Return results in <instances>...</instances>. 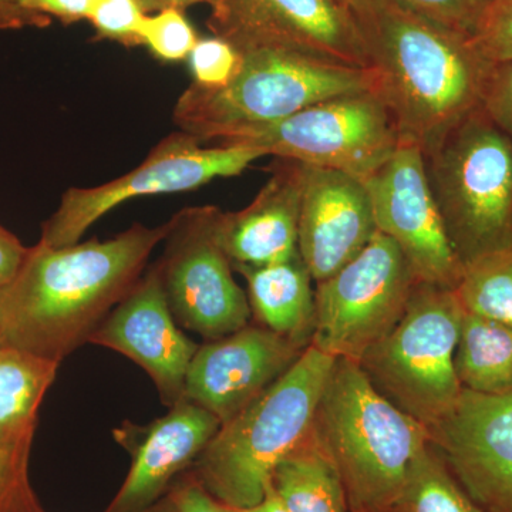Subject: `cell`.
Returning <instances> with one entry per match:
<instances>
[{"label":"cell","instance_id":"6da1fadb","mask_svg":"<svg viewBox=\"0 0 512 512\" xmlns=\"http://www.w3.org/2000/svg\"><path fill=\"white\" fill-rule=\"evenodd\" d=\"M168 229L170 222L134 224L107 241L28 248L18 274L0 288L6 345L62 363L134 288Z\"/></svg>","mask_w":512,"mask_h":512},{"label":"cell","instance_id":"7a4b0ae2","mask_svg":"<svg viewBox=\"0 0 512 512\" xmlns=\"http://www.w3.org/2000/svg\"><path fill=\"white\" fill-rule=\"evenodd\" d=\"M348 8L375 74L373 92L392 114L402 143L427 154L480 109L493 62L470 35L389 0H353Z\"/></svg>","mask_w":512,"mask_h":512},{"label":"cell","instance_id":"3957f363","mask_svg":"<svg viewBox=\"0 0 512 512\" xmlns=\"http://www.w3.org/2000/svg\"><path fill=\"white\" fill-rule=\"evenodd\" d=\"M312 433L338 468L352 512L386 510L430 444L429 429L377 392L350 359H336Z\"/></svg>","mask_w":512,"mask_h":512},{"label":"cell","instance_id":"277c9868","mask_svg":"<svg viewBox=\"0 0 512 512\" xmlns=\"http://www.w3.org/2000/svg\"><path fill=\"white\" fill-rule=\"evenodd\" d=\"M336 357L309 346L288 370L215 434L190 473L220 503L252 507L276 464L312 431Z\"/></svg>","mask_w":512,"mask_h":512},{"label":"cell","instance_id":"5b68a950","mask_svg":"<svg viewBox=\"0 0 512 512\" xmlns=\"http://www.w3.org/2000/svg\"><path fill=\"white\" fill-rule=\"evenodd\" d=\"M241 56L227 86L205 89L191 83L184 90L173 114L180 131L201 143L227 144L245 131L269 126L320 101L375 87L370 69L305 53L258 49Z\"/></svg>","mask_w":512,"mask_h":512},{"label":"cell","instance_id":"8992f818","mask_svg":"<svg viewBox=\"0 0 512 512\" xmlns=\"http://www.w3.org/2000/svg\"><path fill=\"white\" fill-rule=\"evenodd\" d=\"M431 194L461 264L512 238V140L480 109L423 154Z\"/></svg>","mask_w":512,"mask_h":512},{"label":"cell","instance_id":"52a82bcc","mask_svg":"<svg viewBox=\"0 0 512 512\" xmlns=\"http://www.w3.org/2000/svg\"><path fill=\"white\" fill-rule=\"evenodd\" d=\"M463 315L453 289L419 282L396 328L357 362L377 392L427 429L463 392L454 367Z\"/></svg>","mask_w":512,"mask_h":512},{"label":"cell","instance_id":"ba28073f","mask_svg":"<svg viewBox=\"0 0 512 512\" xmlns=\"http://www.w3.org/2000/svg\"><path fill=\"white\" fill-rule=\"evenodd\" d=\"M392 114L373 90L332 97L227 144L266 156L343 171L365 181L399 148Z\"/></svg>","mask_w":512,"mask_h":512},{"label":"cell","instance_id":"9c48e42d","mask_svg":"<svg viewBox=\"0 0 512 512\" xmlns=\"http://www.w3.org/2000/svg\"><path fill=\"white\" fill-rule=\"evenodd\" d=\"M417 284L396 242L377 231L353 261L316 284L311 346L359 362L396 328Z\"/></svg>","mask_w":512,"mask_h":512},{"label":"cell","instance_id":"30bf717a","mask_svg":"<svg viewBox=\"0 0 512 512\" xmlns=\"http://www.w3.org/2000/svg\"><path fill=\"white\" fill-rule=\"evenodd\" d=\"M183 131L171 134L151 150L130 173L110 183L64 192L55 214L43 228L40 241L53 248L77 244L87 229L124 202L148 195L195 190L214 178L235 177L265 157L244 144L202 147Z\"/></svg>","mask_w":512,"mask_h":512},{"label":"cell","instance_id":"8fae6325","mask_svg":"<svg viewBox=\"0 0 512 512\" xmlns=\"http://www.w3.org/2000/svg\"><path fill=\"white\" fill-rule=\"evenodd\" d=\"M220 208L191 207L175 214L157 262L170 311L178 325L207 342L249 325L248 296L232 276L218 241Z\"/></svg>","mask_w":512,"mask_h":512},{"label":"cell","instance_id":"7c38bea8","mask_svg":"<svg viewBox=\"0 0 512 512\" xmlns=\"http://www.w3.org/2000/svg\"><path fill=\"white\" fill-rule=\"evenodd\" d=\"M208 26L239 53L291 50L369 69L348 6L338 0H208Z\"/></svg>","mask_w":512,"mask_h":512},{"label":"cell","instance_id":"4fadbf2b","mask_svg":"<svg viewBox=\"0 0 512 512\" xmlns=\"http://www.w3.org/2000/svg\"><path fill=\"white\" fill-rule=\"evenodd\" d=\"M365 184L377 229L396 242L417 281L454 291L464 266L448 239L431 194L420 148L400 143Z\"/></svg>","mask_w":512,"mask_h":512},{"label":"cell","instance_id":"5bb4252c","mask_svg":"<svg viewBox=\"0 0 512 512\" xmlns=\"http://www.w3.org/2000/svg\"><path fill=\"white\" fill-rule=\"evenodd\" d=\"M429 433L431 446L485 512H512V392L463 390Z\"/></svg>","mask_w":512,"mask_h":512},{"label":"cell","instance_id":"9a60e30c","mask_svg":"<svg viewBox=\"0 0 512 512\" xmlns=\"http://www.w3.org/2000/svg\"><path fill=\"white\" fill-rule=\"evenodd\" d=\"M151 423L124 420L113 437L131 456L126 480L104 512H146L164 498L181 474L190 470L221 421L204 407L180 400Z\"/></svg>","mask_w":512,"mask_h":512},{"label":"cell","instance_id":"2e32d148","mask_svg":"<svg viewBox=\"0 0 512 512\" xmlns=\"http://www.w3.org/2000/svg\"><path fill=\"white\" fill-rule=\"evenodd\" d=\"M89 342L116 350L143 367L167 407L184 399L188 367L200 348L178 328L157 264L138 279Z\"/></svg>","mask_w":512,"mask_h":512},{"label":"cell","instance_id":"e0dca14e","mask_svg":"<svg viewBox=\"0 0 512 512\" xmlns=\"http://www.w3.org/2000/svg\"><path fill=\"white\" fill-rule=\"evenodd\" d=\"M305 350L264 326H245L198 348L185 377L184 399L227 423L284 375Z\"/></svg>","mask_w":512,"mask_h":512},{"label":"cell","instance_id":"ac0fdd59","mask_svg":"<svg viewBox=\"0 0 512 512\" xmlns=\"http://www.w3.org/2000/svg\"><path fill=\"white\" fill-rule=\"evenodd\" d=\"M377 231L365 181L343 171L306 165L298 251L316 284L353 261Z\"/></svg>","mask_w":512,"mask_h":512},{"label":"cell","instance_id":"d6986e66","mask_svg":"<svg viewBox=\"0 0 512 512\" xmlns=\"http://www.w3.org/2000/svg\"><path fill=\"white\" fill-rule=\"evenodd\" d=\"M271 178L244 210L220 212L218 241L234 266L279 264L299 255L306 164L276 158Z\"/></svg>","mask_w":512,"mask_h":512},{"label":"cell","instance_id":"ffe728a7","mask_svg":"<svg viewBox=\"0 0 512 512\" xmlns=\"http://www.w3.org/2000/svg\"><path fill=\"white\" fill-rule=\"evenodd\" d=\"M248 284V302L259 325L308 349L315 332V291L301 255L259 266H234Z\"/></svg>","mask_w":512,"mask_h":512},{"label":"cell","instance_id":"44dd1931","mask_svg":"<svg viewBox=\"0 0 512 512\" xmlns=\"http://www.w3.org/2000/svg\"><path fill=\"white\" fill-rule=\"evenodd\" d=\"M59 366L13 346L0 348V443L32 448L37 412Z\"/></svg>","mask_w":512,"mask_h":512},{"label":"cell","instance_id":"7402d4cb","mask_svg":"<svg viewBox=\"0 0 512 512\" xmlns=\"http://www.w3.org/2000/svg\"><path fill=\"white\" fill-rule=\"evenodd\" d=\"M463 390L481 396L512 392V326L464 311L454 355Z\"/></svg>","mask_w":512,"mask_h":512},{"label":"cell","instance_id":"603a6c76","mask_svg":"<svg viewBox=\"0 0 512 512\" xmlns=\"http://www.w3.org/2000/svg\"><path fill=\"white\" fill-rule=\"evenodd\" d=\"M271 483L291 512H352L338 468L312 431L276 464Z\"/></svg>","mask_w":512,"mask_h":512},{"label":"cell","instance_id":"cb8c5ba5","mask_svg":"<svg viewBox=\"0 0 512 512\" xmlns=\"http://www.w3.org/2000/svg\"><path fill=\"white\" fill-rule=\"evenodd\" d=\"M382 512H485L458 483L436 448L413 461L402 490Z\"/></svg>","mask_w":512,"mask_h":512},{"label":"cell","instance_id":"d4e9b609","mask_svg":"<svg viewBox=\"0 0 512 512\" xmlns=\"http://www.w3.org/2000/svg\"><path fill=\"white\" fill-rule=\"evenodd\" d=\"M454 293L464 311L512 326V238L464 266Z\"/></svg>","mask_w":512,"mask_h":512},{"label":"cell","instance_id":"484cf974","mask_svg":"<svg viewBox=\"0 0 512 512\" xmlns=\"http://www.w3.org/2000/svg\"><path fill=\"white\" fill-rule=\"evenodd\" d=\"M138 40L161 59L177 62L190 57L200 39L181 10L165 9L144 18Z\"/></svg>","mask_w":512,"mask_h":512},{"label":"cell","instance_id":"4316f807","mask_svg":"<svg viewBox=\"0 0 512 512\" xmlns=\"http://www.w3.org/2000/svg\"><path fill=\"white\" fill-rule=\"evenodd\" d=\"M30 448L0 443V512H46L29 480Z\"/></svg>","mask_w":512,"mask_h":512},{"label":"cell","instance_id":"83f0119b","mask_svg":"<svg viewBox=\"0 0 512 512\" xmlns=\"http://www.w3.org/2000/svg\"><path fill=\"white\" fill-rule=\"evenodd\" d=\"M241 53L221 37L198 40L190 55L194 82L205 89L227 86L239 69Z\"/></svg>","mask_w":512,"mask_h":512},{"label":"cell","instance_id":"f1b7e54d","mask_svg":"<svg viewBox=\"0 0 512 512\" xmlns=\"http://www.w3.org/2000/svg\"><path fill=\"white\" fill-rule=\"evenodd\" d=\"M471 40L490 62L512 60V0H493L485 5Z\"/></svg>","mask_w":512,"mask_h":512},{"label":"cell","instance_id":"f546056e","mask_svg":"<svg viewBox=\"0 0 512 512\" xmlns=\"http://www.w3.org/2000/svg\"><path fill=\"white\" fill-rule=\"evenodd\" d=\"M447 28L473 35L483 6L477 0H389Z\"/></svg>","mask_w":512,"mask_h":512},{"label":"cell","instance_id":"4dcf8cb0","mask_svg":"<svg viewBox=\"0 0 512 512\" xmlns=\"http://www.w3.org/2000/svg\"><path fill=\"white\" fill-rule=\"evenodd\" d=\"M144 18L138 0H99L89 16L100 35L124 42H140L138 32Z\"/></svg>","mask_w":512,"mask_h":512},{"label":"cell","instance_id":"1f68e13d","mask_svg":"<svg viewBox=\"0 0 512 512\" xmlns=\"http://www.w3.org/2000/svg\"><path fill=\"white\" fill-rule=\"evenodd\" d=\"M481 107L512 140V60L491 64Z\"/></svg>","mask_w":512,"mask_h":512},{"label":"cell","instance_id":"d6a6232c","mask_svg":"<svg viewBox=\"0 0 512 512\" xmlns=\"http://www.w3.org/2000/svg\"><path fill=\"white\" fill-rule=\"evenodd\" d=\"M97 2L99 0H13V12L18 23L40 15L64 20L89 19Z\"/></svg>","mask_w":512,"mask_h":512},{"label":"cell","instance_id":"836d02e7","mask_svg":"<svg viewBox=\"0 0 512 512\" xmlns=\"http://www.w3.org/2000/svg\"><path fill=\"white\" fill-rule=\"evenodd\" d=\"M168 497L178 512H238L235 508L220 503L197 480L190 471H185L171 485Z\"/></svg>","mask_w":512,"mask_h":512},{"label":"cell","instance_id":"e575fe53","mask_svg":"<svg viewBox=\"0 0 512 512\" xmlns=\"http://www.w3.org/2000/svg\"><path fill=\"white\" fill-rule=\"evenodd\" d=\"M28 248L19 239L0 227V288L8 285L23 264Z\"/></svg>","mask_w":512,"mask_h":512},{"label":"cell","instance_id":"d590c367","mask_svg":"<svg viewBox=\"0 0 512 512\" xmlns=\"http://www.w3.org/2000/svg\"><path fill=\"white\" fill-rule=\"evenodd\" d=\"M237 510V508H235ZM238 512H291L286 507L282 498L276 493L274 485L269 481L265 488L264 498L252 507L242 508Z\"/></svg>","mask_w":512,"mask_h":512},{"label":"cell","instance_id":"8d00e7d4","mask_svg":"<svg viewBox=\"0 0 512 512\" xmlns=\"http://www.w3.org/2000/svg\"><path fill=\"white\" fill-rule=\"evenodd\" d=\"M140 2L141 8H143L144 12H150V10H161L165 9H184L187 6L194 5V3L205 2L208 0H138Z\"/></svg>","mask_w":512,"mask_h":512},{"label":"cell","instance_id":"74e56055","mask_svg":"<svg viewBox=\"0 0 512 512\" xmlns=\"http://www.w3.org/2000/svg\"><path fill=\"white\" fill-rule=\"evenodd\" d=\"M18 23L13 12V0H0V25H12Z\"/></svg>","mask_w":512,"mask_h":512},{"label":"cell","instance_id":"f35d334b","mask_svg":"<svg viewBox=\"0 0 512 512\" xmlns=\"http://www.w3.org/2000/svg\"><path fill=\"white\" fill-rule=\"evenodd\" d=\"M156 512H178L177 508L171 498L168 495H165L164 498H161L160 501L156 504Z\"/></svg>","mask_w":512,"mask_h":512},{"label":"cell","instance_id":"ab89813d","mask_svg":"<svg viewBox=\"0 0 512 512\" xmlns=\"http://www.w3.org/2000/svg\"><path fill=\"white\" fill-rule=\"evenodd\" d=\"M478 3H480L481 6L488 5V3L493 2V0H477Z\"/></svg>","mask_w":512,"mask_h":512},{"label":"cell","instance_id":"60d3db41","mask_svg":"<svg viewBox=\"0 0 512 512\" xmlns=\"http://www.w3.org/2000/svg\"><path fill=\"white\" fill-rule=\"evenodd\" d=\"M339 3H342V5L349 6L350 3L353 2V0H338Z\"/></svg>","mask_w":512,"mask_h":512},{"label":"cell","instance_id":"b9f144b4","mask_svg":"<svg viewBox=\"0 0 512 512\" xmlns=\"http://www.w3.org/2000/svg\"><path fill=\"white\" fill-rule=\"evenodd\" d=\"M6 343H5V340H3L2 336H0V348H2V346H5Z\"/></svg>","mask_w":512,"mask_h":512},{"label":"cell","instance_id":"7bdbcfd3","mask_svg":"<svg viewBox=\"0 0 512 512\" xmlns=\"http://www.w3.org/2000/svg\"><path fill=\"white\" fill-rule=\"evenodd\" d=\"M146 512H156V505H153V507H151L150 510H147Z\"/></svg>","mask_w":512,"mask_h":512}]
</instances>
